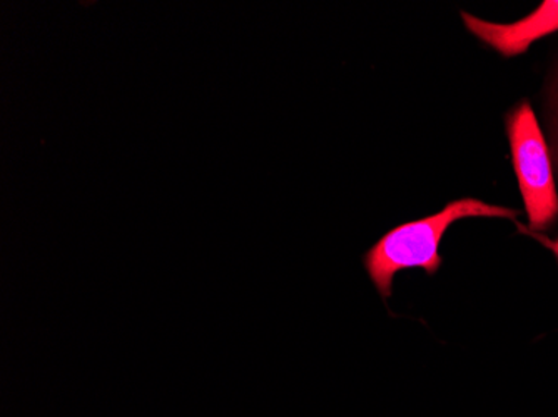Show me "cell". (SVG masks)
<instances>
[{
  "mask_svg": "<svg viewBox=\"0 0 558 417\" xmlns=\"http://www.w3.org/2000/svg\"><path fill=\"white\" fill-rule=\"evenodd\" d=\"M465 218L515 219L517 211L482 200L462 199L448 204L438 214L391 229L363 257L379 296L390 299L395 275L403 269L422 268L435 274L441 266L438 254L441 237L453 222Z\"/></svg>",
  "mask_w": 558,
  "mask_h": 417,
  "instance_id": "obj_1",
  "label": "cell"
},
{
  "mask_svg": "<svg viewBox=\"0 0 558 417\" xmlns=\"http://www.w3.org/2000/svg\"><path fill=\"white\" fill-rule=\"evenodd\" d=\"M510 146L520 191L532 228L542 231L558 216V196L551 175L547 144L529 103L509 119Z\"/></svg>",
  "mask_w": 558,
  "mask_h": 417,
  "instance_id": "obj_2",
  "label": "cell"
},
{
  "mask_svg": "<svg viewBox=\"0 0 558 417\" xmlns=\"http://www.w3.org/2000/svg\"><path fill=\"white\" fill-rule=\"evenodd\" d=\"M462 17L476 37L494 47L500 54L513 58L525 52L535 40L558 30V0L542 2L534 14L515 24H492L465 12Z\"/></svg>",
  "mask_w": 558,
  "mask_h": 417,
  "instance_id": "obj_3",
  "label": "cell"
},
{
  "mask_svg": "<svg viewBox=\"0 0 558 417\" xmlns=\"http://www.w3.org/2000/svg\"><path fill=\"white\" fill-rule=\"evenodd\" d=\"M544 241L545 246L550 247L551 250H554L555 254H557L558 257V241H555V243H551V241L548 240H542Z\"/></svg>",
  "mask_w": 558,
  "mask_h": 417,
  "instance_id": "obj_4",
  "label": "cell"
}]
</instances>
